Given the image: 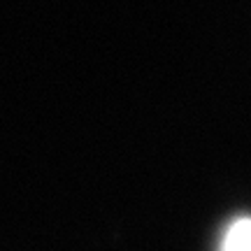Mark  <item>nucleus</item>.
I'll return each instance as SVG.
<instances>
[{
	"label": "nucleus",
	"mask_w": 251,
	"mask_h": 251,
	"mask_svg": "<svg viewBox=\"0 0 251 251\" xmlns=\"http://www.w3.org/2000/svg\"><path fill=\"white\" fill-rule=\"evenodd\" d=\"M219 251H251V221L247 216L230 221Z\"/></svg>",
	"instance_id": "1"
}]
</instances>
